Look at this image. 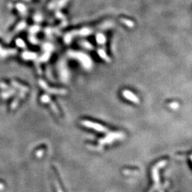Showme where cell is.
Listing matches in <instances>:
<instances>
[{
	"mask_svg": "<svg viewBox=\"0 0 192 192\" xmlns=\"http://www.w3.org/2000/svg\"><path fill=\"white\" fill-rule=\"evenodd\" d=\"M39 84L41 85L42 88L45 90L48 93H51V94H65L66 93L65 90H61V89H56V88H51L47 86V84L45 82H44L43 80H39Z\"/></svg>",
	"mask_w": 192,
	"mask_h": 192,
	"instance_id": "1",
	"label": "cell"
},
{
	"mask_svg": "<svg viewBox=\"0 0 192 192\" xmlns=\"http://www.w3.org/2000/svg\"><path fill=\"white\" fill-rule=\"evenodd\" d=\"M41 101L43 102V103H49V104H50V105H51V108H52V110H53V112H55L56 113H58V110L56 106V105H54V103H53V102L51 101V100H50L49 96L45 95L42 96Z\"/></svg>",
	"mask_w": 192,
	"mask_h": 192,
	"instance_id": "2",
	"label": "cell"
},
{
	"mask_svg": "<svg viewBox=\"0 0 192 192\" xmlns=\"http://www.w3.org/2000/svg\"><path fill=\"white\" fill-rule=\"evenodd\" d=\"M123 95L124 96V98H126L129 99L130 100H131L132 102H134V103H138V98L137 97H136L135 95H133V93H130V92L128 91H124L123 92Z\"/></svg>",
	"mask_w": 192,
	"mask_h": 192,
	"instance_id": "3",
	"label": "cell"
},
{
	"mask_svg": "<svg viewBox=\"0 0 192 192\" xmlns=\"http://www.w3.org/2000/svg\"><path fill=\"white\" fill-rule=\"evenodd\" d=\"M24 94L23 93V92H22V93H21L20 95H19V98H16L15 99L14 101H13L12 104L11 105V109H13V110H14V109L16 108L17 105H18V103H19V99H20V98H24Z\"/></svg>",
	"mask_w": 192,
	"mask_h": 192,
	"instance_id": "4",
	"label": "cell"
},
{
	"mask_svg": "<svg viewBox=\"0 0 192 192\" xmlns=\"http://www.w3.org/2000/svg\"><path fill=\"white\" fill-rule=\"evenodd\" d=\"M12 83L14 84V86H15V87L19 88V89H20L21 91H22V92H23V91H24V92H26V91H28V88H27L24 87V86H22V85H20V84L18 83V82H15V81H13Z\"/></svg>",
	"mask_w": 192,
	"mask_h": 192,
	"instance_id": "5",
	"label": "cell"
},
{
	"mask_svg": "<svg viewBox=\"0 0 192 192\" xmlns=\"http://www.w3.org/2000/svg\"><path fill=\"white\" fill-rule=\"evenodd\" d=\"M14 93V91H9V92H6V93H3L2 94L3 98H9V95H12Z\"/></svg>",
	"mask_w": 192,
	"mask_h": 192,
	"instance_id": "6",
	"label": "cell"
},
{
	"mask_svg": "<svg viewBox=\"0 0 192 192\" xmlns=\"http://www.w3.org/2000/svg\"><path fill=\"white\" fill-rule=\"evenodd\" d=\"M44 153V149H38V150L36 152V157H38V158H41V157L43 156Z\"/></svg>",
	"mask_w": 192,
	"mask_h": 192,
	"instance_id": "7",
	"label": "cell"
},
{
	"mask_svg": "<svg viewBox=\"0 0 192 192\" xmlns=\"http://www.w3.org/2000/svg\"><path fill=\"white\" fill-rule=\"evenodd\" d=\"M4 189V186L3 184L0 183V191H2Z\"/></svg>",
	"mask_w": 192,
	"mask_h": 192,
	"instance_id": "8",
	"label": "cell"
},
{
	"mask_svg": "<svg viewBox=\"0 0 192 192\" xmlns=\"http://www.w3.org/2000/svg\"><path fill=\"white\" fill-rule=\"evenodd\" d=\"M0 87L2 88H7V85H5V84L2 83V84H0Z\"/></svg>",
	"mask_w": 192,
	"mask_h": 192,
	"instance_id": "9",
	"label": "cell"
},
{
	"mask_svg": "<svg viewBox=\"0 0 192 192\" xmlns=\"http://www.w3.org/2000/svg\"><path fill=\"white\" fill-rule=\"evenodd\" d=\"M191 160H192V157H191Z\"/></svg>",
	"mask_w": 192,
	"mask_h": 192,
	"instance_id": "10",
	"label": "cell"
}]
</instances>
